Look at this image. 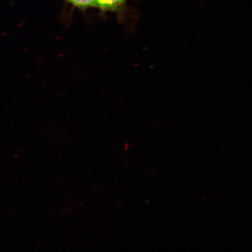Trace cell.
<instances>
[{
	"label": "cell",
	"instance_id": "1",
	"mask_svg": "<svg viewBox=\"0 0 252 252\" xmlns=\"http://www.w3.org/2000/svg\"><path fill=\"white\" fill-rule=\"evenodd\" d=\"M126 0H97V6L102 10H115L124 4Z\"/></svg>",
	"mask_w": 252,
	"mask_h": 252
},
{
	"label": "cell",
	"instance_id": "2",
	"mask_svg": "<svg viewBox=\"0 0 252 252\" xmlns=\"http://www.w3.org/2000/svg\"><path fill=\"white\" fill-rule=\"evenodd\" d=\"M67 1L80 8L97 6V0H67Z\"/></svg>",
	"mask_w": 252,
	"mask_h": 252
}]
</instances>
